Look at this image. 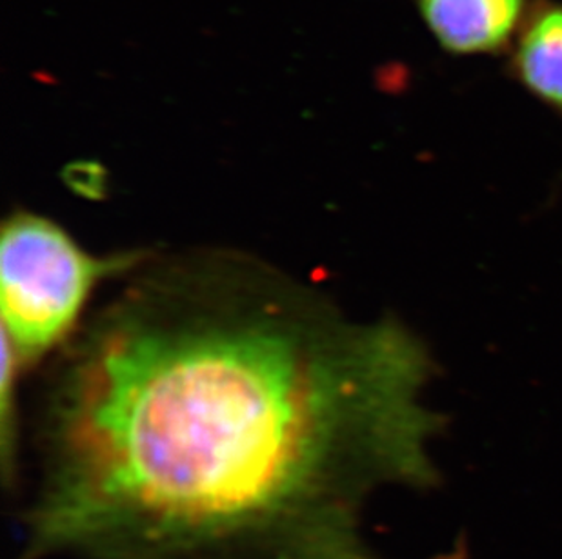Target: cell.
Segmentation results:
<instances>
[{
	"label": "cell",
	"instance_id": "cell-1",
	"mask_svg": "<svg viewBox=\"0 0 562 559\" xmlns=\"http://www.w3.org/2000/svg\"><path fill=\"white\" fill-rule=\"evenodd\" d=\"M436 356L246 254L146 265L64 353L30 556L375 559L361 505L434 486Z\"/></svg>",
	"mask_w": 562,
	"mask_h": 559
},
{
	"label": "cell",
	"instance_id": "cell-5",
	"mask_svg": "<svg viewBox=\"0 0 562 559\" xmlns=\"http://www.w3.org/2000/svg\"><path fill=\"white\" fill-rule=\"evenodd\" d=\"M22 367L10 343L2 338V378H0V444L4 475H10L16 456V376Z\"/></svg>",
	"mask_w": 562,
	"mask_h": 559
},
{
	"label": "cell",
	"instance_id": "cell-2",
	"mask_svg": "<svg viewBox=\"0 0 562 559\" xmlns=\"http://www.w3.org/2000/svg\"><path fill=\"white\" fill-rule=\"evenodd\" d=\"M143 254L95 256L59 224L16 212L2 224L0 307L2 338L22 369L71 334L102 280L137 270Z\"/></svg>",
	"mask_w": 562,
	"mask_h": 559
},
{
	"label": "cell",
	"instance_id": "cell-3",
	"mask_svg": "<svg viewBox=\"0 0 562 559\" xmlns=\"http://www.w3.org/2000/svg\"><path fill=\"white\" fill-rule=\"evenodd\" d=\"M437 43L457 55L495 54L522 26L526 0H415Z\"/></svg>",
	"mask_w": 562,
	"mask_h": 559
},
{
	"label": "cell",
	"instance_id": "cell-4",
	"mask_svg": "<svg viewBox=\"0 0 562 559\" xmlns=\"http://www.w3.org/2000/svg\"><path fill=\"white\" fill-rule=\"evenodd\" d=\"M512 75L537 101L562 115V5H544L522 22Z\"/></svg>",
	"mask_w": 562,
	"mask_h": 559
}]
</instances>
